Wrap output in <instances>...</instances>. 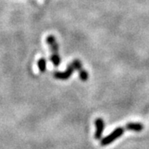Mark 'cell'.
<instances>
[{"mask_svg": "<svg viewBox=\"0 0 149 149\" xmlns=\"http://www.w3.org/2000/svg\"><path fill=\"white\" fill-rule=\"evenodd\" d=\"M124 128L123 127H119V128H115L111 133H109L108 136H106L105 138L101 140V146H107V145H109L110 143H112L113 142H114L116 139H118V138H120L122 136L123 133H124Z\"/></svg>", "mask_w": 149, "mask_h": 149, "instance_id": "cell-1", "label": "cell"}, {"mask_svg": "<svg viewBox=\"0 0 149 149\" xmlns=\"http://www.w3.org/2000/svg\"><path fill=\"white\" fill-rule=\"evenodd\" d=\"M74 71V67H73V65L71 64H70L66 70L64 71V72H58V71L55 72L54 73V77L56 79H58V80H68Z\"/></svg>", "mask_w": 149, "mask_h": 149, "instance_id": "cell-2", "label": "cell"}, {"mask_svg": "<svg viewBox=\"0 0 149 149\" xmlns=\"http://www.w3.org/2000/svg\"><path fill=\"white\" fill-rule=\"evenodd\" d=\"M95 124L96 128L95 133V139H97V140H100L102 138V134H103V132H104V120L102 118H99L95 119Z\"/></svg>", "mask_w": 149, "mask_h": 149, "instance_id": "cell-3", "label": "cell"}, {"mask_svg": "<svg viewBox=\"0 0 149 149\" xmlns=\"http://www.w3.org/2000/svg\"><path fill=\"white\" fill-rule=\"evenodd\" d=\"M46 41H47V45L49 46L50 49H51L52 52V53H58L59 46L55 37L52 36V35H49L47 37V40Z\"/></svg>", "mask_w": 149, "mask_h": 149, "instance_id": "cell-4", "label": "cell"}, {"mask_svg": "<svg viewBox=\"0 0 149 149\" xmlns=\"http://www.w3.org/2000/svg\"><path fill=\"white\" fill-rule=\"evenodd\" d=\"M143 125L141 123H128L124 128H126V130L128 131H133V132H141L143 129Z\"/></svg>", "mask_w": 149, "mask_h": 149, "instance_id": "cell-5", "label": "cell"}, {"mask_svg": "<svg viewBox=\"0 0 149 149\" xmlns=\"http://www.w3.org/2000/svg\"><path fill=\"white\" fill-rule=\"evenodd\" d=\"M50 60L55 66H59L61 65V56H59L58 53H52V55L50 57Z\"/></svg>", "mask_w": 149, "mask_h": 149, "instance_id": "cell-6", "label": "cell"}, {"mask_svg": "<svg viewBox=\"0 0 149 149\" xmlns=\"http://www.w3.org/2000/svg\"><path fill=\"white\" fill-rule=\"evenodd\" d=\"M37 66L40 72L44 73L47 70V61L44 58H40L37 61Z\"/></svg>", "mask_w": 149, "mask_h": 149, "instance_id": "cell-7", "label": "cell"}, {"mask_svg": "<svg viewBox=\"0 0 149 149\" xmlns=\"http://www.w3.org/2000/svg\"><path fill=\"white\" fill-rule=\"evenodd\" d=\"M79 77L82 81H86L89 79V74L85 70L82 69L79 71Z\"/></svg>", "mask_w": 149, "mask_h": 149, "instance_id": "cell-8", "label": "cell"}, {"mask_svg": "<svg viewBox=\"0 0 149 149\" xmlns=\"http://www.w3.org/2000/svg\"><path fill=\"white\" fill-rule=\"evenodd\" d=\"M70 64L73 65V67H74V70H78V71H80V70H82V63H81V61H79V60H74Z\"/></svg>", "mask_w": 149, "mask_h": 149, "instance_id": "cell-9", "label": "cell"}]
</instances>
